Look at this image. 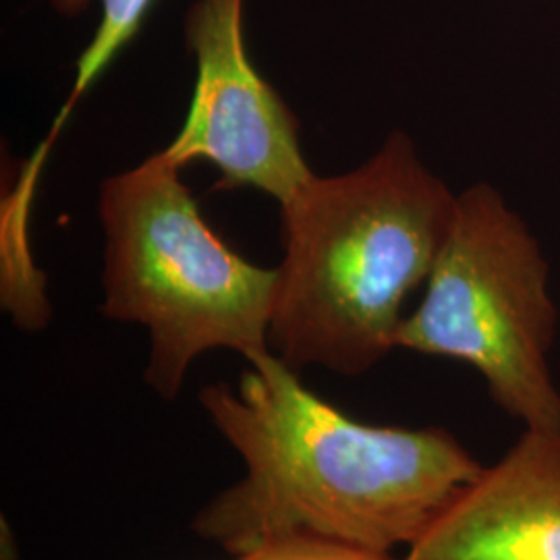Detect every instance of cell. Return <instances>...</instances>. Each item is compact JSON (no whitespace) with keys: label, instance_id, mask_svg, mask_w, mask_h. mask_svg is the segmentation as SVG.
Returning <instances> with one entry per match:
<instances>
[{"label":"cell","instance_id":"obj_1","mask_svg":"<svg viewBox=\"0 0 560 560\" xmlns=\"http://www.w3.org/2000/svg\"><path fill=\"white\" fill-rule=\"evenodd\" d=\"M200 402L245 474L191 521L229 557L287 541L378 555L411 546L483 465L444 428L372 425L320 399L268 353Z\"/></svg>","mask_w":560,"mask_h":560},{"label":"cell","instance_id":"obj_2","mask_svg":"<svg viewBox=\"0 0 560 560\" xmlns=\"http://www.w3.org/2000/svg\"><path fill=\"white\" fill-rule=\"evenodd\" d=\"M457 198L402 131L355 171L314 175L280 206L270 351L295 372L361 376L381 363L446 245Z\"/></svg>","mask_w":560,"mask_h":560},{"label":"cell","instance_id":"obj_3","mask_svg":"<svg viewBox=\"0 0 560 560\" xmlns=\"http://www.w3.org/2000/svg\"><path fill=\"white\" fill-rule=\"evenodd\" d=\"M98 214L102 314L148 328L143 378L161 399L179 397L206 351L231 349L245 361L272 353L277 268L245 260L212 231L164 150L104 179Z\"/></svg>","mask_w":560,"mask_h":560},{"label":"cell","instance_id":"obj_4","mask_svg":"<svg viewBox=\"0 0 560 560\" xmlns=\"http://www.w3.org/2000/svg\"><path fill=\"white\" fill-rule=\"evenodd\" d=\"M540 241L499 189L460 191L446 245L405 316L397 349L478 370L488 395L525 430L560 432V390L548 353L559 312Z\"/></svg>","mask_w":560,"mask_h":560},{"label":"cell","instance_id":"obj_5","mask_svg":"<svg viewBox=\"0 0 560 560\" xmlns=\"http://www.w3.org/2000/svg\"><path fill=\"white\" fill-rule=\"evenodd\" d=\"M196 88L179 133L164 152L179 164L212 162L214 189L254 187L279 206L316 173L300 145V120L247 55L243 0H196L185 15Z\"/></svg>","mask_w":560,"mask_h":560},{"label":"cell","instance_id":"obj_6","mask_svg":"<svg viewBox=\"0 0 560 560\" xmlns=\"http://www.w3.org/2000/svg\"><path fill=\"white\" fill-rule=\"evenodd\" d=\"M400 560H560V432L525 430Z\"/></svg>","mask_w":560,"mask_h":560},{"label":"cell","instance_id":"obj_7","mask_svg":"<svg viewBox=\"0 0 560 560\" xmlns=\"http://www.w3.org/2000/svg\"><path fill=\"white\" fill-rule=\"evenodd\" d=\"M92 0H50V7L67 18L80 15ZM101 2L102 15L101 23L92 36V40L88 44V48L81 52L78 67H75V81L73 88L69 92V98L62 104L59 110V117L55 120L48 138L42 141L40 148L36 150L30 171L38 175V168L46 161V154L50 150V145L59 138L65 122L69 119V115L73 113V108L78 106L81 96L88 92V88L94 85V81L98 80L102 71L115 60L120 50L131 42V38L140 32L141 23L145 20L150 7L154 4V0H98Z\"/></svg>","mask_w":560,"mask_h":560},{"label":"cell","instance_id":"obj_8","mask_svg":"<svg viewBox=\"0 0 560 560\" xmlns=\"http://www.w3.org/2000/svg\"><path fill=\"white\" fill-rule=\"evenodd\" d=\"M272 560H397L393 555H378L332 544L293 540L272 546Z\"/></svg>","mask_w":560,"mask_h":560},{"label":"cell","instance_id":"obj_9","mask_svg":"<svg viewBox=\"0 0 560 560\" xmlns=\"http://www.w3.org/2000/svg\"><path fill=\"white\" fill-rule=\"evenodd\" d=\"M231 560H272V548H264V550H260V552H254V555L231 557Z\"/></svg>","mask_w":560,"mask_h":560}]
</instances>
